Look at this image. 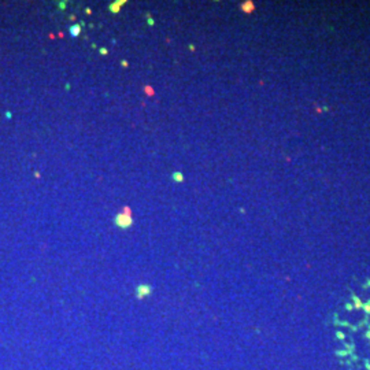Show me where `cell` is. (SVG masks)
I'll return each instance as SVG.
<instances>
[{
    "label": "cell",
    "instance_id": "6da1fadb",
    "mask_svg": "<svg viewBox=\"0 0 370 370\" xmlns=\"http://www.w3.org/2000/svg\"><path fill=\"white\" fill-rule=\"evenodd\" d=\"M115 226H118L121 229H126L133 224V217H132V210L129 206H125L124 209L118 211V214L114 218Z\"/></svg>",
    "mask_w": 370,
    "mask_h": 370
},
{
    "label": "cell",
    "instance_id": "7a4b0ae2",
    "mask_svg": "<svg viewBox=\"0 0 370 370\" xmlns=\"http://www.w3.org/2000/svg\"><path fill=\"white\" fill-rule=\"evenodd\" d=\"M121 4H125V0H122V1H117V3H111L110 4V11L111 12H118L121 8Z\"/></svg>",
    "mask_w": 370,
    "mask_h": 370
},
{
    "label": "cell",
    "instance_id": "3957f363",
    "mask_svg": "<svg viewBox=\"0 0 370 370\" xmlns=\"http://www.w3.org/2000/svg\"><path fill=\"white\" fill-rule=\"evenodd\" d=\"M80 33H81V26H80V25H73V26L70 27V34L73 37H78Z\"/></svg>",
    "mask_w": 370,
    "mask_h": 370
},
{
    "label": "cell",
    "instance_id": "277c9868",
    "mask_svg": "<svg viewBox=\"0 0 370 370\" xmlns=\"http://www.w3.org/2000/svg\"><path fill=\"white\" fill-rule=\"evenodd\" d=\"M172 178L176 181V183H181L184 180V176H183V173H180V172H174L172 174Z\"/></svg>",
    "mask_w": 370,
    "mask_h": 370
},
{
    "label": "cell",
    "instance_id": "5b68a950",
    "mask_svg": "<svg viewBox=\"0 0 370 370\" xmlns=\"http://www.w3.org/2000/svg\"><path fill=\"white\" fill-rule=\"evenodd\" d=\"M241 10L245 11V12H250V11L254 10V4H252L251 1H248V3H244V4L241 5Z\"/></svg>",
    "mask_w": 370,
    "mask_h": 370
},
{
    "label": "cell",
    "instance_id": "8992f818",
    "mask_svg": "<svg viewBox=\"0 0 370 370\" xmlns=\"http://www.w3.org/2000/svg\"><path fill=\"white\" fill-rule=\"evenodd\" d=\"M146 92H147V95H150V96H152V89L151 88H146Z\"/></svg>",
    "mask_w": 370,
    "mask_h": 370
},
{
    "label": "cell",
    "instance_id": "52a82bcc",
    "mask_svg": "<svg viewBox=\"0 0 370 370\" xmlns=\"http://www.w3.org/2000/svg\"><path fill=\"white\" fill-rule=\"evenodd\" d=\"M100 54H104L106 55V54H107V49H106V48H102V49H100Z\"/></svg>",
    "mask_w": 370,
    "mask_h": 370
},
{
    "label": "cell",
    "instance_id": "ba28073f",
    "mask_svg": "<svg viewBox=\"0 0 370 370\" xmlns=\"http://www.w3.org/2000/svg\"><path fill=\"white\" fill-rule=\"evenodd\" d=\"M337 336H339V339H344V334H343V333H337Z\"/></svg>",
    "mask_w": 370,
    "mask_h": 370
},
{
    "label": "cell",
    "instance_id": "9c48e42d",
    "mask_svg": "<svg viewBox=\"0 0 370 370\" xmlns=\"http://www.w3.org/2000/svg\"><path fill=\"white\" fill-rule=\"evenodd\" d=\"M367 336H369V337H370V333H369V334H367Z\"/></svg>",
    "mask_w": 370,
    "mask_h": 370
}]
</instances>
